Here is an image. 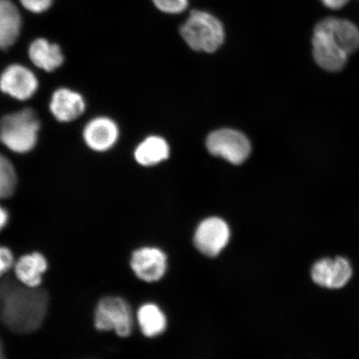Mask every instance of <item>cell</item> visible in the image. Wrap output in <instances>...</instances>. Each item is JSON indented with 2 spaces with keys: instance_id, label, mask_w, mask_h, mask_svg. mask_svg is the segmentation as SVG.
Returning a JSON list of instances; mask_svg holds the SVG:
<instances>
[{
  "instance_id": "cell-14",
  "label": "cell",
  "mask_w": 359,
  "mask_h": 359,
  "mask_svg": "<svg viewBox=\"0 0 359 359\" xmlns=\"http://www.w3.org/2000/svg\"><path fill=\"white\" fill-rule=\"evenodd\" d=\"M47 269V259L39 252L24 255L18 260L15 266L18 280L30 288H39Z\"/></svg>"
},
{
  "instance_id": "cell-20",
  "label": "cell",
  "mask_w": 359,
  "mask_h": 359,
  "mask_svg": "<svg viewBox=\"0 0 359 359\" xmlns=\"http://www.w3.org/2000/svg\"><path fill=\"white\" fill-rule=\"evenodd\" d=\"M158 10L169 15H177L186 11L189 0H152Z\"/></svg>"
},
{
  "instance_id": "cell-24",
  "label": "cell",
  "mask_w": 359,
  "mask_h": 359,
  "mask_svg": "<svg viewBox=\"0 0 359 359\" xmlns=\"http://www.w3.org/2000/svg\"><path fill=\"white\" fill-rule=\"evenodd\" d=\"M8 222V213L6 209L0 205V231L7 226Z\"/></svg>"
},
{
  "instance_id": "cell-16",
  "label": "cell",
  "mask_w": 359,
  "mask_h": 359,
  "mask_svg": "<svg viewBox=\"0 0 359 359\" xmlns=\"http://www.w3.org/2000/svg\"><path fill=\"white\" fill-rule=\"evenodd\" d=\"M20 29L21 17L17 7L10 0H0V49L15 43Z\"/></svg>"
},
{
  "instance_id": "cell-12",
  "label": "cell",
  "mask_w": 359,
  "mask_h": 359,
  "mask_svg": "<svg viewBox=\"0 0 359 359\" xmlns=\"http://www.w3.org/2000/svg\"><path fill=\"white\" fill-rule=\"evenodd\" d=\"M49 109L58 122L69 123L83 114L86 103L80 93L62 88L53 93Z\"/></svg>"
},
{
  "instance_id": "cell-23",
  "label": "cell",
  "mask_w": 359,
  "mask_h": 359,
  "mask_svg": "<svg viewBox=\"0 0 359 359\" xmlns=\"http://www.w3.org/2000/svg\"><path fill=\"white\" fill-rule=\"evenodd\" d=\"M324 6L332 11H339L346 6L350 0H320Z\"/></svg>"
},
{
  "instance_id": "cell-10",
  "label": "cell",
  "mask_w": 359,
  "mask_h": 359,
  "mask_svg": "<svg viewBox=\"0 0 359 359\" xmlns=\"http://www.w3.org/2000/svg\"><path fill=\"white\" fill-rule=\"evenodd\" d=\"M131 268L138 279L148 283L158 281L167 271V255L156 247H142L133 253Z\"/></svg>"
},
{
  "instance_id": "cell-3",
  "label": "cell",
  "mask_w": 359,
  "mask_h": 359,
  "mask_svg": "<svg viewBox=\"0 0 359 359\" xmlns=\"http://www.w3.org/2000/svg\"><path fill=\"white\" fill-rule=\"evenodd\" d=\"M40 122L30 109L4 116L0 121V142L16 154H27L37 144Z\"/></svg>"
},
{
  "instance_id": "cell-4",
  "label": "cell",
  "mask_w": 359,
  "mask_h": 359,
  "mask_svg": "<svg viewBox=\"0 0 359 359\" xmlns=\"http://www.w3.org/2000/svg\"><path fill=\"white\" fill-rule=\"evenodd\" d=\"M94 325L98 330H114L119 337L127 338L133 329L132 308L122 298L114 296L102 298L94 313Z\"/></svg>"
},
{
  "instance_id": "cell-13",
  "label": "cell",
  "mask_w": 359,
  "mask_h": 359,
  "mask_svg": "<svg viewBox=\"0 0 359 359\" xmlns=\"http://www.w3.org/2000/svg\"><path fill=\"white\" fill-rule=\"evenodd\" d=\"M339 43L348 55H352L359 48V29L355 24L346 19L327 17L318 22Z\"/></svg>"
},
{
  "instance_id": "cell-17",
  "label": "cell",
  "mask_w": 359,
  "mask_h": 359,
  "mask_svg": "<svg viewBox=\"0 0 359 359\" xmlns=\"http://www.w3.org/2000/svg\"><path fill=\"white\" fill-rule=\"evenodd\" d=\"M137 320L142 334L148 338H154L167 329V317L154 303H147L139 308Z\"/></svg>"
},
{
  "instance_id": "cell-25",
  "label": "cell",
  "mask_w": 359,
  "mask_h": 359,
  "mask_svg": "<svg viewBox=\"0 0 359 359\" xmlns=\"http://www.w3.org/2000/svg\"><path fill=\"white\" fill-rule=\"evenodd\" d=\"M0 359H6V357H4L1 343H0Z\"/></svg>"
},
{
  "instance_id": "cell-1",
  "label": "cell",
  "mask_w": 359,
  "mask_h": 359,
  "mask_svg": "<svg viewBox=\"0 0 359 359\" xmlns=\"http://www.w3.org/2000/svg\"><path fill=\"white\" fill-rule=\"evenodd\" d=\"M46 292L19 286L11 282L0 284V320L13 333L27 334L39 329L48 308Z\"/></svg>"
},
{
  "instance_id": "cell-11",
  "label": "cell",
  "mask_w": 359,
  "mask_h": 359,
  "mask_svg": "<svg viewBox=\"0 0 359 359\" xmlns=\"http://www.w3.org/2000/svg\"><path fill=\"white\" fill-rule=\"evenodd\" d=\"M83 136L90 149L98 152L107 151L118 140V126L107 116H97L85 126Z\"/></svg>"
},
{
  "instance_id": "cell-8",
  "label": "cell",
  "mask_w": 359,
  "mask_h": 359,
  "mask_svg": "<svg viewBox=\"0 0 359 359\" xmlns=\"http://www.w3.org/2000/svg\"><path fill=\"white\" fill-rule=\"evenodd\" d=\"M352 276L351 264L342 257L318 260L311 271L312 280L316 285L331 290L343 288Z\"/></svg>"
},
{
  "instance_id": "cell-18",
  "label": "cell",
  "mask_w": 359,
  "mask_h": 359,
  "mask_svg": "<svg viewBox=\"0 0 359 359\" xmlns=\"http://www.w3.org/2000/svg\"><path fill=\"white\" fill-rule=\"evenodd\" d=\"M169 154L168 142L160 137L151 136L138 145L134 156L139 164L148 167L168 159Z\"/></svg>"
},
{
  "instance_id": "cell-19",
  "label": "cell",
  "mask_w": 359,
  "mask_h": 359,
  "mask_svg": "<svg viewBox=\"0 0 359 359\" xmlns=\"http://www.w3.org/2000/svg\"><path fill=\"white\" fill-rule=\"evenodd\" d=\"M17 186L15 167L6 156L0 154V199L13 196Z\"/></svg>"
},
{
  "instance_id": "cell-2",
  "label": "cell",
  "mask_w": 359,
  "mask_h": 359,
  "mask_svg": "<svg viewBox=\"0 0 359 359\" xmlns=\"http://www.w3.org/2000/svg\"><path fill=\"white\" fill-rule=\"evenodd\" d=\"M184 41L196 51L214 53L222 46L226 31L221 20L206 11H193L180 29Z\"/></svg>"
},
{
  "instance_id": "cell-21",
  "label": "cell",
  "mask_w": 359,
  "mask_h": 359,
  "mask_svg": "<svg viewBox=\"0 0 359 359\" xmlns=\"http://www.w3.org/2000/svg\"><path fill=\"white\" fill-rule=\"evenodd\" d=\"M13 264L11 250L6 246H0V277L7 273Z\"/></svg>"
},
{
  "instance_id": "cell-22",
  "label": "cell",
  "mask_w": 359,
  "mask_h": 359,
  "mask_svg": "<svg viewBox=\"0 0 359 359\" xmlns=\"http://www.w3.org/2000/svg\"><path fill=\"white\" fill-rule=\"evenodd\" d=\"M27 10L33 13L46 11L51 6L53 0H20Z\"/></svg>"
},
{
  "instance_id": "cell-9",
  "label": "cell",
  "mask_w": 359,
  "mask_h": 359,
  "mask_svg": "<svg viewBox=\"0 0 359 359\" xmlns=\"http://www.w3.org/2000/svg\"><path fill=\"white\" fill-rule=\"evenodd\" d=\"M39 88V81L32 71L20 65L6 67L0 76V90L19 101L32 97Z\"/></svg>"
},
{
  "instance_id": "cell-5",
  "label": "cell",
  "mask_w": 359,
  "mask_h": 359,
  "mask_svg": "<svg viewBox=\"0 0 359 359\" xmlns=\"http://www.w3.org/2000/svg\"><path fill=\"white\" fill-rule=\"evenodd\" d=\"M206 147L212 155L236 165L244 163L251 151L250 143L245 135L233 129H221L210 133Z\"/></svg>"
},
{
  "instance_id": "cell-6",
  "label": "cell",
  "mask_w": 359,
  "mask_h": 359,
  "mask_svg": "<svg viewBox=\"0 0 359 359\" xmlns=\"http://www.w3.org/2000/svg\"><path fill=\"white\" fill-rule=\"evenodd\" d=\"M312 46L314 60L321 69L339 72L346 65L348 53L318 22L313 29Z\"/></svg>"
},
{
  "instance_id": "cell-15",
  "label": "cell",
  "mask_w": 359,
  "mask_h": 359,
  "mask_svg": "<svg viewBox=\"0 0 359 359\" xmlns=\"http://www.w3.org/2000/svg\"><path fill=\"white\" fill-rule=\"evenodd\" d=\"M29 55L36 67L46 72L55 71L65 61L60 46L43 39H36L31 43Z\"/></svg>"
},
{
  "instance_id": "cell-7",
  "label": "cell",
  "mask_w": 359,
  "mask_h": 359,
  "mask_svg": "<svg viewBox=\"0 0 359 359\" xmlns=\"http://www.w3.org/2000/svg\"><path fill=\"white\" fill-rule=\"evenodd\" d=\"M231 238V231L227 223L218 217L204 219L197 227L194 244L201 254L208 257H215L226 248Z\"/></svg>"
}]
</instances>
